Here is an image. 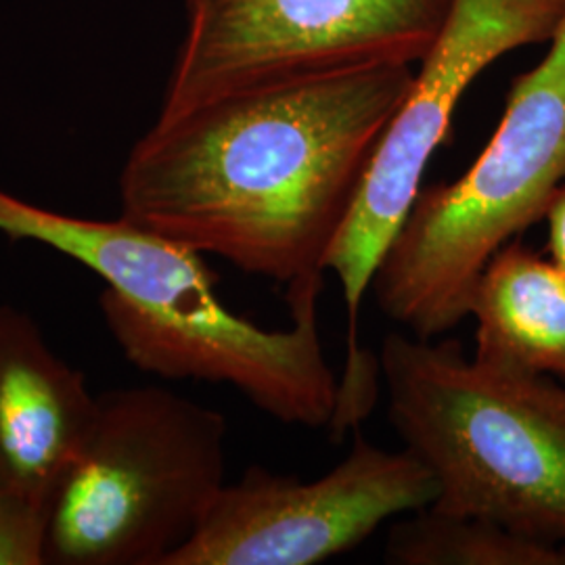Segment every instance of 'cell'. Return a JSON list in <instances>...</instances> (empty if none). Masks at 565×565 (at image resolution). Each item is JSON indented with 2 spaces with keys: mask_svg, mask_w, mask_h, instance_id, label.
Here are the masks:
<instances>
[{
  "mask_svg": "<svg viewBox=\"0 0 565 565\" xmlns=\"http://www.w3.org/2000/svg\"><path fill=\"white\" fill-rule=\"evenodd\" d=\"M455 0H186L158 118L224 95L382 65H415Z\"/></svg>",
  "mask_w": 565,
  "mask_h": 565,
  "instance_id": "52a82bcc",
  "label": "cell"
},
{
  "mask_svg": "<svg viewBox=\"0 0 565 565\" xmlns=\"http://www.w3.org/2000/svg\"><path fill=\"white\" fill-rule=\"evenodd\" d=\"M436 499L431 471L408 448L385 450L359 434L342 463L312 482L249 467L166 565L321 564Z\"/></svg>",
  "mask_w": 565,
  "mask_h": 565,
  "instance_id": "ba28073f",
  "label": "cell"
},
{
  "mask_svg": "<svg viewBox=\"0 0 565 565\" xmlns=\"http://www.w3.org/2000/svg\"><path fill=\"white\" fill-rule=\"evenodd\" d=\"M413 78L366 67L158 118L121 168V216L287 287L321 277Z\"/></svg>",
  "mask_w": 565,
  "mask_h": 565,
  "instance_id": "6da1fadb",
  "label": "cell"
},
{
  "mask_svg": "<svg viewBox=\"0 0 565 565\" xmlns=\"http://www.w3.org/2000/svg\"><path fill=\"white\" fill-rule=\"evenodd\" d=\"M49 507L0 486V565H44Z\"/></svg>",
  "mask_w": 565,
  "mask_h": 565,
  "instance_id": "7c38bea8",
  "label": "cell"
},
{
  "mask_svg": "<svg viewBox=\"0 0 565 565\" xmlns=\"http://www.w3.org/2000/svg\"><path fill=\"white\" fill-rule=\"evenodd\" d=\"M380 371L390 422L438 484L431 507L565 546V385L398 331Z\"/></svg>",
  "mask_w": 565,
  "mask_h": 565,
  "instance_id": "3957f363",
  "label": "cell"
},
{
  "mask_svg": "<svg viewBox=\"0 0 565 565\" xmlns=\"http://www.w3.org/2000/svg\"><path fill=\"white\" fill-rule=\"evenodd\" d=\"M97 394L20 308L0 303V486L51 507L90 431Z\"/></svg>",
  "mask_w": 565,
  "mask_h": 565,
  "instance_id": "9c48e42d",
  "label": "cell"
},
{
  "mask_svg": "<svg viewBox=\"0 0 565 565\" xmlns=\"http://www.w3.org/2000/svg\"><path fill=\"white\" fill-rule=\"evenodd\" d=\"M0 235L42 243L105 281V324L126 361L166 380L228 384L285 425L329 427L340 384L319 331L323 277L287 287L289 329H264L216 296L202 252L120 216L88 221L0 189Z\"/></svg>",
  "mask_w": 565,
  "mask_h": 565,
  "instance_id": "7a4b0ae2",
  "label": "cell"
},
{
  "mask_svg": "<svg viewBox=\"0 0 565 565\" xmlns=\"http://www.w3.org/2000/svg\"><path fill=\"white\" fill-rule=\"evenodd\" d=\"M564 18L565 0H455L440 39L419 61L422 67L387 121L324 260V270H333L342 282L348 312L340 384L343 424H361L377 394V366L359 345L364 294L413 210L427 162L445 141L465 90L499 57L551 41Z\"/></svg>",
  "mask_w": 565,
  "mask_h": 565,
  "instance_id": "8992f818",
  "label": "cell"
},
{
  "mask_svg": "<svg viewBox=\"0 0 565 565\" xmlns=\"http://www.w3.org/2000/svg\"><path fill=\"white\" fill-rule=\"evenodd\" d=\"M384 557L394 565H565V546L525 539L478 515L429 505L396 518Z\"/></svg>",
  "mask_w": 565,
  "mask_h": 565,
  "instance_id": "8fae6325",
  "label": "cell"
},
{
  "mask_svg": "<svg viewBox=\"0 0 565 565\" xmlns=\"http://www.w3.org/2000/svg\"><path fill=\"white\" fill-rule=\"evenodd\" d=\"M545 218L548 224L551 260L565 270V181L546 205Z\"/></svg>",
  "mask_w": 565,
  "mask_h": 565,
  "instance_id": "4fadbf2b",
  "label": "cell"
},
{
  "mask_svg": "<svg viewBox=\"0 0 565 565\" xmlns=\"http://www.w3.org/2000/svg\"><path fill=\"white\" fill-rule=\"evenodd\" d=\"M482 363L565 380V270L522 242L486 263L469 296Z\"/></svg>",
  "mask_w": 565,
  "mask_h": 565,
  "instance_id": "30bf717a",
  "label": "cell"
},
{
  "mask_svg": "<svg viewBox=\"0 0 565 565\" xmlns=\"http://www.w3.org/2000/svg\"><path fill=\"white\" fill-rule=\"evenodd\" d=\"M536 67L515 78L501 124L461 179L422 186L373 277L387 319L434 340L469 317L486 263L545 218L565 181V18Z\"/></svg>",
  "mask_w": 565,
  "mask_h": 565,
  "instance_id": "277c9868",
  "label": "cell"
},
{
  "mask_svg": "<svg viewBox=\"0 0 565 565\" xmlns=\"http://www.w3.org/2000/svg\"><path fill=\"white\" fill-rule=\"evenodd\" d=\"M223 413L160 385L97 394L49 507L44 565H166L226 482Z\"/></svg>",
  "mask_w": 565,
  "mask_h": 565,
  "instance_id": "5b68a950",
  "label": "cell"
}]
</instances>
